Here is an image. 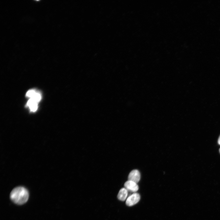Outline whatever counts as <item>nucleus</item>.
Wrapping results in <instances>:
<instances>
[{"label": "nucleus", "instance_id": "nucleus-6", "mask_svg": "<svg viewBox=\"0 0 220 220\" xmlns=\"http://www.w3.org/2000/svg\"><path fill=\"white\" fill-rule=\"evenodd\" d=\"M38 103L32 98H30L27 103V106H28L32 112L36 111L38 108Z\"/></svg>", "mask_w": 220, "mask_h": 220}, {"label": "nucleus", "instance_id": "nucleus-5", "mask_svg": "<svg viewBox=\"0 0 220 220\" xmlns=\"http://www.w3.org/2000/svg\"><path fill=\"white\" fill-rule=\"evenodd\" d=\"M128 191L125 188H122L119 191L117 198L120 201H124L127 198Z\"/></svg>", "mask_w": 220, "mask_h": 220}, {"label": "nucleus", "instance_id": "nucleus-9", "mask_svg": "<svg viewBox=\"0 0 220 220\" xmlns=\"http://www.w3.org/2000/svg\"><path fill=\"white\" fill-rule=\"evenodd\" d=\"M219 152H220V148L219 149Z\"/></svg>", "mask_w": 220, "mask_h": 220}, {"label": "nucleus", "instance_id": "nucleus-7", "mask_svg": "<svg viewBox=\"0 0 220 220\" xmlns=\"http://www.w3.org/2000/svg\"><path fill=\"white\" fill-rule=\"evenodd\" d=\"M36 92L34 90H30L27 92L26 96L27 97L30 98H32Z\"/></svg>", "mask_w": 220, "mask_h": 220}, {"label": "nucleus", "instance_id": "nucleus-3", "mask_svg": "<svg viewBox=\"0 0 220 220\" xmlns=\"http://www.w3.org/2000/svg\"><path fill=\"white\" fill-rule=\"evenodd\" d=\"M125 188L128 192L136 193L138 190L139 187L137 184L131 181H128L124 184Z\"/></svg>", "mask_w": 220, "mask_h": 220}, {"label": "nucleus", "instance_id": "nucleus-2", "mask_svg": "<svg viewBox=\"0 0 220 220\" xmlns=\"http://www.w3.org/2000/svg\"><path fill=\"white\" fill-rule=\"evenodd\" d=\"M141 199V196L138 193H135L130 195L127 199L126 204L128 206H132L137 204Z\"/></svg>", "mask_w": 220, "mask_h": 220}, {"label": "nucleus", "instance_id": "nucleus-8", "mask_svg": "<svg viewBox=\"0 0 220 220\" xmlns=\"http://www.w3.org/2000/svg\"><path fill=\"white\" fill-rule=\"evenodd\" d=\"M218 143L220 145V135L219 138L218 140Z\"/></svg>", "mask_w": 220, "mask_h": 220}, {"label": "nucleus", "instance_id": "nucleus-4", "mask_svg": "<svg viewBox=\"0 0 220 220\" xmlns=\"http://www.w3.org/2000/svg\"><path fill=\"white\" fill-rule=\"evenodd\" d=\"M141 178V174L138 170L136 169L131 171L128 176V181H133L137 184Z\"/></svg>", "mask_w": 220, "mask_h": 220}, {"label": "nucleus", "instance_id": "nucleus-1", "mask_svg": "<svg viewBox=\"0 0 220 220\" xmlns=\"http://www.w3.org/2000/svg\"><path fill=\"white\" fill-rule=\"evenodd\" d=\"M10 198L13 202L18 205L26 203L29 198V193L25 188L19 186L15 188L11 192Z\"/></svg>", "mask_w": 220, "mask_h": 220}]
</instances>
